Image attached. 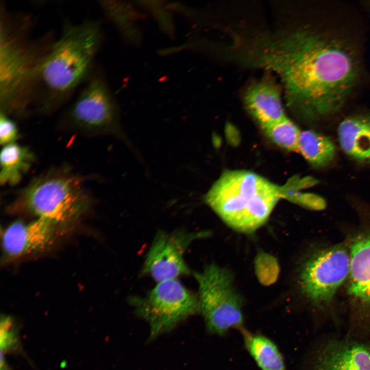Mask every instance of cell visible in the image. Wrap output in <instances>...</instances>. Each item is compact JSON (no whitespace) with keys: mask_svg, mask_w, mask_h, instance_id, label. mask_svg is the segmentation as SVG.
Masks as SVG:
<instances>
[{"mask_svg":"<svg viewBox=\"0 0 370 370\" xmlns=\"http://www.w3.org/2000/svg\"><path fill=\"white\" fill-rule=\"evenodd\" d=\"M209 235L207 231L177 229L157 232L146 255L142 273L157 283L189 274L184 254L190 245Z\"/></svg>","mask_w":370,"mask_h":370,"instance_id":"cell-10","label":"cell"},{"mask_svg":"<svg viewBox=\"0 0 370 370\" xmlns=\"http://www.w3.org/2000/svg\"><path fill=\"white\" fill-rule=\"evenodd\" d=\"M243 100L247 111L263 130L287 118L281 90L271 78L252 83L245 91Z\"/></svg>","mask_w":370,"mask_h":370,"instance_id":"cell-14","label":"cell"},{"mask_svg":"<svg viewBox=\"0 0 370 370\" xmlns=\"http://www.w3.org/2000/svg\"><path fill=\"white\" fill-rule=\"evenodd\" d=\"M282 187L251 171L224 172L204 197L206 203L233 230L251 233L267 220Z\"/></svg>","mask_w":370,"mask_h":370,"instance_id":"cell-4","label":"cell"},{"mask_svg":"<svg viewBox=\"0 0 370 370\" xmlns=\"http://www.w3.org/2000/svg\"><path fill=\"white\" fill-rule=\"evenodd\" d=\"M35 160V155L27 147L16 142L4 146L0 155L1 185L18 183Z\"/></svg>","mask_w":370,"mask_h":370,"instance_id":"cell-16","label":"cell"},{"mask_svg":"<svg viewBox=\"0 0 370 370\" xmlns=\"http://www.w3.org/2000/svg\"><path fill=\"white\" fill-rule=\"evenodd\" d=\"M296 189L285 187L283 198L309 210H322L325 208L326 203L322 197L312 193L297 192Z\"/></svg>","mask_w":370,"mask_h":370,"instance_id":"cell-21","label":"cell"},{"mask_svg":"<svg viewBox=\"0 0 370 370\" xmlns=\"http://www.w3.org/2000/svg\"><path fill=\"white\" fill-rule=\"evenodd\" d=\"M341 148L351 158L370 163V113L349 116L338 128Z\"/></svg>","mask_w":370,"mask_h":370,"instance_id":"cell-15","label":"cell"},{"mask_svg":"<svg viewBox=\"0 0 370 370\" xmlns=\"http://www.w3.org/2000/svg\"><path fill=\"white\" fill-rule=\"evenodd\" d=\"M29 20L1 8L0 111L21 117L34 106L40 71L54 42L33 39Z\"/></svg>","mask_w":370,"mask_h":370,"instance_id":"cell-3","label":"cell"},{"mask_svg":"<svg viewBox=\"0 0 370 370\" xmlns=\"http://www.w3.org/2000/svg\"><path fill=\"white\" fill-rule=\"evenodd\" d=\"M239 330L246 349L260 370H287L282 354L272 340L244 327Z\"/></svg>","mask_w":370,"mask_h":370,"instance_id":"cell-17","label":"cell"},{"mask_svg":"<svg viewBox=\"0 0 370 370\" xmlns=\"http://www.w3.org/2000/svg\"><path fill=\"white\" fill-rule=\"evenodd\" d=\"M17 334L12 319L2 318L1 323V346L4 352L15 350L18 344Z\"/></svg>","mask_w":370,"mask_h":370,"instance_id":"cell-22","label":"cell"},{"mask_svg":"<svg viewBox=\"0 0 370 370\" xmlns=\"http://www.w3.org/2000/svg\"><path fill=\"white\" fill-rule=\"evenodd\" d=\"M130 301L136 312L149 324L151 339L200 312L198 297L177 279L159 282L144 297H132Z\"/></svg>","mask_w":370,"mask_h":370,"instance_id":"cell-8","label":"cell"},{"mask_svg":"<svg viewBox=\"0 0 370 370\" xmlns=\"http://www.w3.org/2000/svg\"><path fill=\"white\" fill-rule=\"evenodd\" d=\"M92 202L83 178L64 167L34 178L18 193L13 207L61 227L78 220Z\"/></svg>","mask_w":370,"mask_h":370,"instance_id":"cell-5","label":"cell"},{"mask_svg":"<svg viewBox=\"0 0 370 370\" xmlns=\"http://www.w3.org/2000/svg\"><path fill=\"white\" fill-rule=\"evenodd\" d=\"M59 124L63 130L90 137H123L116 103L101 74L94 71Z\"/></svg>","mask_w":370,"mask_h":370,"instance_id":"cell-6","label":"cell"},{"mask_svg":"<svg viewBox=\"0 0 370 370\" xmlns=\"http://www.w3.org/2000/svg\"><path fill=\"white\" fill-rule=\"evenodd\" d=\"M228 57L246 67L275 72L283 84L288 106L310 121L339 112L360 72L357 54L345 42L304 28L236 34Z\"/></svg>","mask_w":370,"mask_h":370,"instance_id":"cell-1","label":"cell"},{"mask_svg":"<svg viewBox=\"0 0 370 370\" xmlns=\"http://www.w3.org/2000/svg\"><path fill=\"white\" fill-rule=\"evenodd\" d=\"M303 370H370V337L323 336L311 347Z\"/></svg>","mask_w":370,"mask_h":370,"instance_id":"cell-11","label":"cell"},{"mask_svg":"<svg viewBox=\"0 0 370 370\" xmlns=\"http://www.w3.org/2000/svg\"><path fill=\"white\" fill-rule=\"evenodd\" d=\"M103 33L99 23L86 20L64 26L41 67L34 106L42 115L63 105L93 73Z\"/></svg>","mask_w":370,"mask_h":370,"instance_id":"cell-2","label":"cell"},{"mask_svg":"<svg viewBox=\"0 0 370 370\" xmlns=\"http://www.w3.org/2000/svg\"><path fill=\"white\" fill-rule=\"evenodd\" d=\"M349 251L342 245L321 250L303 264L300 273L302 292L313 304L325 307L349 276Z\"/></svg>","mask_w":370,"mask_h":370,"instance_id":"cell-9","label":"cell"},{"mask_svg":"<svg viewBox=\"0 0 370 370\" xmlns=\"http://www.w3.org/2000/svg\"><path fill=\"white\" fill-rule=\"evenodd\" d=\"M59 228L40 218L28 223L14 222L3 234L4 254L8 257L14 258L45 251L54 243Z\"/></svg>","mask_w":370,"mask_h":370,"instance_id":"cell-13","label":"cell"},{"mask_svg":"<svg viewBox=\"0 0 370 370\" xmlns=\"http://www.w3.org/2000/svg\"><path fill=\"white\" fill-rule=\"evenodd\" d=\"M198 287L200 312L209 332L222 335L244 324L243 299L228 269L215 264L194 272Z\"/></svg>","mask_w":370,"mask_h":370,"instance_id":"cell-7","label":"cell"},{"mask_svg":"<svg viewBox=\"0 0 370 370\" xmlns=\"http://www.w3.org/2000/svg\"><path fill=\"white\" fill-rule=\"evenodd\" d=\"M20 134L16 123L11 117L6 114L0 113V143L5 146L15 143L19 139Z\"/></svg>","mask_w":370,"mask_h":370,"instance_id":"cell-23","label":"cell"},{"mask_svg":"<svg viewBox=\"0 0 370 370\" xmlns=\"http://www.w3.org/2000/svg\"><path fill=\"white\" fill-rule=\"evenodd\" d=\"M263 130L268 137L279 146L288 151L297 150L301 131L288 118H286Z\"/></svg>","mask_w":370,"mask_h":370,"instance_id":"cell-19","label":"cell"},{"mask_svg":"<svg viewBox=\"0 0 370 370\" xmlns=\"http://www.w3.org/2000/svg\"><path fill=\"white\" fill-rule=\"evenodd\" d=\"M349 253L348 293L353 300V308L346 333L367 338L370 337V233L357 236Z\"/></svg>","mask_w":370,"mask_h":370,"instance_id":"cell-12","label":"cell"},{"mask_svg":"<svg viewBox=\"0 0 370 370\" xmlns=\"http://www.w3.org/2000/svg\"><path fill=\"white\" fill-rule=\"evenodd\" d=\"M256 276L262 285L268 286L278 279L280 267L278 259L273 255L261 251L254 259Z\"/></svg>","mask_w":370,"mask_h":370,"instance_id":"cell-20","label":"cell"},{"mask_svg":"<svg viewBox=\"0 0 370 370\" xmlns=\"http://www.w3.org/2000/svg\"><path fill=\"white\" fill-rule=\"evenodd\" d=\"M297 150L308 162L316 168L329 164L336 154V147L327 136L312 130L301 132Z\"/></svg>","mask_w":370,"mask_h":370,"instance_id":"cell-18","label":"cell"}]
</instances>
